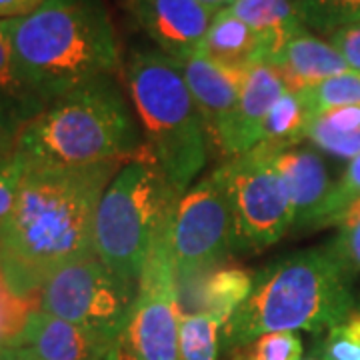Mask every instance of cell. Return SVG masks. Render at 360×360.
I'll use <instances>...</instances> for the list:
<instances>
[{
  "label": "cell",
  "instance_id": "obj_1",
  "mask_svg": "<svg viewBox=\"0 0 360 360\" xmlns=\"http://www.w3.org/2000/svg\"><path fill=\"white\" fill-rule=\"evenodd\" d=\"M124 162L26 167L13 214L0 231V270L18 295L39 304L56 270L94 257V219Z\"/></svg>",
  "mask_w": 360,
  "mask_h": 360
},
{
  "label": "cell",
  "instance_id": "obj_2",
  "mask_svg": "<svg viewBox=\"0 0 360 360\" xmlns=\"http://www.w3.org/2000/svg\"><path fill=\"white\" fill-rule=\"evenodd\" d=\"M16 63L51 104L103 77H116L122 51L104 0H44L11 20Z\"/></svg>",
  "mask_w": 360,
  "mask_h": 360
},
{
  "label": "cell",
  "instance_id": "obj_3",
  "mask_svg": "<svg viewBox=\"0 0 360 360\" xmlns=\"http://www.w3.org/2000/svg\"><path fill=\"white\" fill-rule=\"evenodd\" d=\"M347 272L328 246L298 250L255 276L252 292L220 333L226 350H236L269 333H328L356 312Z\"/></svg>",
  "mask_w": 360,
  "mask_h": 360
},
{
  "label": "cell",
  "instance_id": "obj_4",
  "mask_svg": "<svg viewBox=\"0 0 360 360\" xmlns=\"http://www.w3.org/2000/svg\"><path fill=\"white\" fill-rule=\"evenodd\" d=\"M116 77L90 80L52 101L28 127L16 150L26 167H89L139 155V118Z\"/></svg>",
  "mask_w": 360,
  "mask_h": 360
},
{
  "label": "cell",
  "instance_id": "obj_5",
  "mask_svg": "<svg viewBox=\"0 0 360 360\" xmlns=\"http://www.w3.org/2000/svg\"><path fill=\"white\" fill-rule=\"evenodd\" d=\"M124 77L144 142L180 198L208 160L210 136L205 118L179 63L158 49L132 52Z\"/></svg>",
  "mask_w": 360,
  "mask_h": 360
},
{
  "label": "cell",
  "instance_id": "obj_6",
  "mask_svg": "<svg viewBox=\"0 0 360 360\" xmlns=\"http://www.w3.org/2000/svg\"><path fill=\"white\" fill-rule=\"evenodd\" d=\"M176 202V194L144 144L118 168L98 202L94 255L116 276L139 286L158 226Z\"/></svg>",
  "mask_w": 360,
  "mask_h": 360
},
{
  "label": "cell",
  "instance_id": "obj_7",
  "mask_svg": "<svg viewBox=\"0 0 360 360\" xmlns=\"http://www.w3.org/2000/svg\"><path fill=\"white\" fill-rule=\"evenodd\" d=\"M172 212L158 226L142 266L129 326L120 336L124 360H180V304L172 255Z\"/></svg>",
  "mask_w": 360,
  "mask_h": 360
},
{
  "label": "cell",
  "instance_id": "obj_8",
  "mask_svg": "<svg viewBox=\"0 0 360 360\" xmlns=\"http://www.w3.org/2000/svg\"><path fill=\"white\" fill-rule=\"evenodd\" d=\"M276 148L258 144L220 165L231 196L234 250L238 252H262L295 226L290 198L274 165Z\"/></svg>",
  "mask_w": 360,
  "mask_h": 360
},
{
  "label": "cell",
  "instance_id": "obj_9",
  "mask_svg": "<svg viewBox=\"0 0 360 360\" xmlns=\"http://www.w3.org/2000/svg\"><path fill=\"white\" fill-rule=\"evenodd\" d=\"M136 290V284L116 276L94 255L56 270L40 288L39 309L120 340Z\"/></svg>",
  "mask_w": 360,
  "mask_h": 360
},
{
  "label": "cell",
  "instance_id": "obj_10",
  "mask_svg": "<svg viewBox=\"0 0 360 360\" xmlns=\"http://www.w3.org/2000/svg\"><path fill=\"white\" fill-rule=\"evenodd\" d=\"M170 236L179 286L194 283L234 250L231 196L222 168L180 196L172 212Z\"/></svg>",
  "mask_w": 360,
  "mask_h": 360
},
{
  "label": "cell",
  "instance_id": "obj_11",
  "mask_svg": "<svg viewBox=\"0 0 360 360\" xmlns=\"http://www.w3.org/2000/svg\"><path fill=\"white\" fill-rule=\"evenodd\" d=\"M286 90L288 86L276 66L266 63L252 65L238 103L210 139V144L229 160L257 148L266 116Z\"/></svg>",
  "mask_w": 360,
  "mask_h": 360
},
{
  "label": "cell",
  "instance_id": "obj_12",
  "mask_svg": "<svg viewBox=\"0 0 360 360\" xmlns=\"http://www.w3.org/2000/svg\"><path fill=\"white\" fill-rule=\"evenodd\" d=\"M132 13L156 49L179 63L200 51L219 14L200 0H132Z\"/></svg>",
  "mask_w": 360,
  "mask_h": 360
},
{
  "label": "cell",
  "instance_id": "obj_13",
  "mask_svg": "<svg viewBox=\"0 0 360 360\" xmlns=\"http://www.w3.org/2000/svg\"><path fill=\"white\" fill-rule=\"evenodd\" d=\"M14 348L32 360H104L120 348V340L37 309Z\"/></svg>",
  "mask_w": 360,
  "mask_h": 360
},
{
  "label": "cell",
  "instance_id": "obj_14",
  "mask_svg": "<svg viewBox=\"0 0 360 360\" xmlns=\"http://www.w3.org/2000/svg\"><path fill=\"white\" fill-rule=\"evenodd\" d=\"M274 165L290 198L295 226L300 231L312 229L321 208L335 188V180L330 179L324 158L316 148L296 144L276 148Z\"/></svg>",
  "mask_w": 360,
  "mask_h": 360
},
{
  "label": "cell",
  "instance_id": "obj_15",
  "mask_svg": "<svg viewBox=\"0 0 360 360\" xmlns=\"http://www.w3.org/2000/svg\"><path fill=\"white\" fill-rule=\"evenodd\" d=\"M179 66L212 139L238 103L252 66L220 65L202 54H193Z\"/></svg>",
  "mask_w": 360,
  "mask_h": 360
},
{
  "label": "cell",
  "instance_id": "obj_16",
  "mask_svg": "<svg viewBox=\"0 0 360 360\" xmlns=\"http://www.w3.org/2000/svg\"><path fill=\"white\" fill-rule=\"evenodd\" d=\"M49 106L22 75L11 40V20H0V130L18 141L20 132Z\"/></svg>",
  "mask_w": 360,
  "mask_h": 360
},
{
  "label": "cell",
  "instance_id": "obj_17",
  "mask_svg": "<svg viewBox=\"0 0 360 360\" xmlns=\"http://www.w3.org/2000/svg\"><path fill=\"white\" fill-rule=\"evenodd\" d=\"M272 66L281 70L286 86L292 92L310 89L348 70L347 63L335 46L328 40L314 37L309 28L292 37Z\"/></svg>",
  "mask_w": 360,
  "mask_h": 360
},
{
  "label": "cell",
  "instance_id": "obj_18",
  "mask_svg": "<svg viewBox=\"0 0 360 360\" xmlns=\"http://www.w3.org/2000/svg\"><path fill=\"white\" fill-rule=\"evenodd\" d=\"M260 37V63L272 65L283 49L307 26L295 0H234L226 8Z\"/></svg>",
  "mask_w": 360,
  "mask_h": 360
},
{
  "label": "cell",
  "instance_id": "obj_19",
  "mask_svg": "<svg viewBox=\"0 0 360 360\" xmlns=\"http://www.w3.org/2000/svg\"><path fill=\"white\" fill-rule=\"evenodd\" d=\"M252 286L255 276L250 274V270L232 264L214 266L198 278L194 312L212 314L224 328L234 312L245 304V300L252 292Z\"/></svg>",
  "mask_w": 360,
  "mask_h": 360
},
{
  "label": "cell",
  "instance_id": "obj_20",
  "mask_svg": "<svg viewBox=\"0 0 360 360\" xmlns=\"http://www.w3.org/2000/svg\"><path fill=\"white\" fill-rule=\"evenodd\" d=\"M260 37L257 32L224 8L214 16L196 54H202L220 65L252 66L260 63Z\"/></svg>",
  "mask_w": 360,
  "mask_h": 360
},
{
  "label": "cell",
  "instance_id": "obj_21",
  "mask_svg": "<svg viewBox=\"0 0 360 360\" xmlns=\"http://www.w3.org/2000/svg\"><path fill=\"white\" fill-rule=\"evenodd\" d=\"M307 141L319 153L350 162L360 155V106L335 108L314 116Z\"/></svg>",
  "mask_w": 360,
  "mask_h": 360
},
{
  "label": "cell",
  "instance_id": "obj_22",
  "mask_svg": "<svg viewBox=\"0 0 360 360\" xmlns=\"http://www.w3.org/2000/svg\"><path fill=\"white\" fill-rule=\"evenodd\" d=\"M312 120L314 116L310 115L307 104L302 103L300 94L286 90L266 116L260 144H272L278 148L296 146L307 141V132Z\"/></svg>",
  "mask_w": 360,
  "mask_h": 360
},
{
  "label": "cell",
  "instance_id": "obj_23",
  "mask_svg": "<svg viewBox=\"0 0 360 360\" xmlns=\"http://www.w3.org/2000/svg\"><path fill=\"white\" fill-rule=\"evenodd\" d=\"M220 324L212 314L191 312L180 319V360H217Z\"/></svg>",
  "mask_w": 360,
  "mask_h": 360
},
{
  "label": "cell",
  "instance_id": "obj_24",
  "mask_svg": "<svg viewBox=\"0 0 360 360\" xmlns=\"http://www.w3.org/2000/svg\"><path fill=\"white\" fill-rule=\"evenodd\" d=\"M298 94L312 116L345 106H360V75L354 70H347L310 89L300 90Z\"/></svg>",
  "mask_w": 360,
  "mask_h": 360
},
{
  "label": "cell",
  "instance_id": "obj_25",
  "mask_svg": "<svg viewBox=\"0 0 360 360\" xmlns=\"http://www.w3.org/2000/svg\"><path fill=\"white\" fill-rule=\"evenodd\" d=\"M307 28L333 34L340 26L360 22V0H295Z\"/></svg>",
  "mask_w": 360,
  "mask_h": 360
},
{
  "label": "cell",
  "instance_id": "obj_26",
  "mask_svg": "<svg viewBox=\"0 0 360 360\" xmlns=\"http://www.w3.org/2000/svg\"><path fill=\"white\" fill-rule=\"evenodd\" d=\"M39 309V304L26 296L18 295L4 272L0 270V345L14 348L25 330L30 314Z\"/></svg>",
  "mask_w": 360,
  "mask_h": 360
},
{
  "label": "cell",
  "instance_id": "obj_27",
  "mask_svg": "<svg viewBox=\"0 0 360 360\" xmlns=\"http://www.w3.org/2000/svg\"><path fill=\"white\" fill-rule=\"evenodd\" d=\"M338 234L330 240L328 250L352 281L360 274V200L350 205L335 222Z\"/></svg>",
  "mask_w": 360,
  "mask_h": 360
},
{
  "label": "cell",
  "instance_id": "obj_28",
  "mask_svg": "<svg viewBox=\"0 0 360 360\" xmlns=\"http://www.w3.org/2000/svg\"><path fill=\"white\" fill-rule=\"evenodd\" d=\"M304 347L298 333H269L236 348L232 360H302Z\"/></svg>",
  "mask_w": 360,
  "mask_h": 360
},
{
  "label": "cell",
  "instance_id": "obj_29",
  "mask_svg": "<svg viewBox=\"0 0 360 360\" xmlns=\"http://www.w3.org/2000/svg\"><path fill=\"white\" fill-rule=\"evenodd\" d=\"M360 200V155L352 158L345 168L342 176L335 182V188L326 202L321 208L319 217L314 220L312 229L322 226H335L338 217L347 210L348 206Z\"/></svg>",
  "mask_w": 360,
  "mask_h": 360
},
{
  "label": "cell",
  "instance_id": "obj_30",
  "mask_svg": "<svg viewBox=\"0 0 360 360\" xmlns=\"http://www.w3.org/2000/svg\"><path fill=\"white\" fill-rule=\"evenodd\" d=\"M316 348L324 360H360V312L330 328Z\"/></svg>",
  "mask_w": 360,
  "mask_h": 360
},
{
  "label": "cell",
  "instance_id": "obj_31",
  "mask_svg": "<svg viewBox=\"0 0 360 360\" xmlns=\"http://www.w3.org/2000/svg\"><path fill=\"white\" fill-rule=\"evenodd\" d=\"M25 174L26 162L25 158L18 155V150L13 158L0 165V231L13 214Z\"/></svg>",
  "mask_w": 360,
  "mask_h": 360
},
{
  "label": "cell",
  "instance_id": "obj_32",
  "mask_svg": "<svg viewBox=\"0 0 360 360\" xmlns=\"http://www.w3.org/2000/svg\"><path fill=\"white\" fill-rule=\"evenodd\" d=\"M328 42L342 56L348 70L360 75V22L336 28L333 34H328Z\"/></svg>",
  "mask_w": 360,
  "mask_h": 360
},
{
  "label": "cell",
  "instance_id": "obj_33",
  "mask_svg": "<svg viewBox=\"0 0 360 360\" xmlns=\"http://www.w3.org/2000/svg\"><path fill=\"white\" fill-rule=\"evenodd\" d=\"M44 0H0V20L22 18L34 13Z\"/></svg>",
  "mask_w": 360,
  "mask_h": 360
},
{
  "label": "cell",
  "instance_id": "obj_34",
  "mask_svg": "<svg viewBox=\"0 0 360 360\" xmlns=\"http://www.w3.org/2000/svg\"><path fill=\"white\" fill-rule=\"evenodd\" d=\"M16 155V139L0 130V165Z\"/></svg>",
  "mask_w": 360,
  "mask_h": 360
},
{
  "label": "cell",
  "instance_id": "obj_35",
  "mask_svg": "<svg viewBox=\"0 0 360 360\" xmlns=\"http://www.w3.org/2000/svg\"><path fill=\"white\" fill-rule=\"evenodd\" d=\"M205 6H208L210 11H214V13H220V11H224V8H229L234 0H200Z\"/></svg>",
  "mask_w": 360,
  "mask_h": 360
},
{
  "label": "cell",
  "instance_id": "obj_36",
  "mask_svg": "<svg viewBox=\"0 0 360 360\" xmlns=\"http://www.w3.org/2000/svg\"><path fill=\"white\" fill-rule=\"evenodd\" d=\"M8 360H32V359H28V356H26L22 350H18V348H13V350H11V356H8Z\"/></svg>",
  "mask_w": 360,
  "mask_h": 360
},
{
  "label": "cell",
  "instance_id": "obj_37",
  "mask_svg": "<svg viewBox=\"0 0 360 360\" xmlns=\"http://www.w3.org/2000/svg\"><path fill=\"white\" fill-rule=\"evenodd\" d=\"M302 360H324V359H322V354H321V352H319V348L314 347V348H312V352H310L309 356H302Z\"/></svg>",
  "mask_w": 360,
  "mask_h": 360
},
{
  "label": "cell",
  "instance_id": "obj_38",
  "mask_svg": "<svg viewBox=\"0 0 360 360\" xmlns=\"http://www.w3.org/2000/svg\"><path fill=\"white\" fill-rule=\"evenodd\" d=\"M11 350H13V348L2 347V345H0V360H8V356H11Z\"/></svg>",
  "mask_w": 360,
  "mask_h": 360
},
{
  "label": "cell",
  "instance_id": "obj_39",
  "mask_svg": "<svg viewBox=\"0 0 360 360\" xmlns=\"http://www.w3.org/2000/svg\"><path fill=\"white\" fill-rule=\"evenodd\" d=\"M104 360H124V356H122V352H120V348H118L115 354H110L108 359H104Z\"/></svg>",
  "mask_w": 360,
  "mask_h": 360
}]
</instances>
